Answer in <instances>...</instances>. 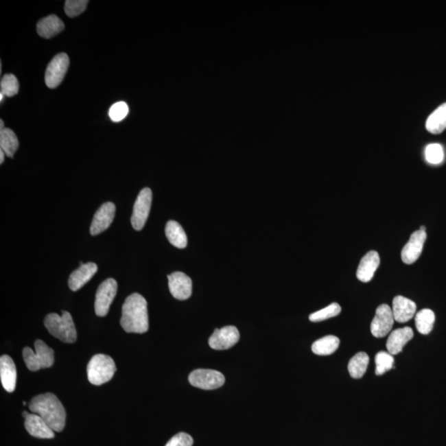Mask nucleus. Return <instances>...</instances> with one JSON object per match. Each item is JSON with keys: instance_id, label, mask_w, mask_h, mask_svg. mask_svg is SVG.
<instances>
[{"instance_id": "29", "label": "nucleus", "mask_w": 446, "mask_h": 446, "mask_svg": "<svg viewBox=\"0 0 446 446\" xmlns=\"http://www.w3.org/2000/svg\"><path fill=\"white\" fill-rule=\"evenodd\" d=\"M340 312H342V307L338 303H333L323 309L311 314L309 320L312 322L325 321V320L336 317L340 314Z\"/></svg>"}, {"instance_id": "31", "label": "nucleus", "mask_w": 446, "mask_h": 446, "mask_svg": "<svg viewBox=\"0 0 446 446\" xmlns=\"http://www.w3.org/2000/svg\"><path fill=\"white\" fill-rule=\"evenodd\" d=\"M425 159L433 165L441 164L444 161L445 154L443 148L437 143L430 144L425 148Z\"/></svg>"}, {"instance_id": "16", "label": "nucleus", "mask_w": 446, "mask_h": 446, "mask_svg": "<svg viewBox=\"0 0 446 446\" xmlns=\"http://www.w3.org/2000/svg\"><path fill=\"white\" fill-rule=\"evenodd\" d=\"M98 271V266L96 263L89 262L80 266L78 269L70 275L69 278V287L72 291H78L83 286L91 281Z\"/></svg>"}, {"instance_id": "2", "label": "nucleus", "mask_w": 446, "mask_h": 446, "mask_svg": "<svg viewBox=\"0 0 446 446\" xmlns=\"http://www.w3.org/2000/svg\"><path fill=\"white\" fill-rule=\"evenodd\" d=\"M30 411L39 415L54 432L63 431L67 413L62 403L54 393L36 396L28 405Z\"/></svg>"}, {"instance_id": "12", "label": "nucleus", "mask_w": 446, "mask_h": 446, "mask_svg": "<svg viewBox=\"0 0 446 446\" xmlns=\"http://www.w3.org/2000/svg\"><path fill=\"white\" fill-rule=\"evenodd\" d=\"M116 206L112 202H105L97 211L91 226L92 236H97L106 231L115 219Z\"/></svg>"}, {"instance_id": "28", "label": "nucleus", "mask_w": 446, "mask_h": 446, "mask_svg": "<svg viewBox=\"0 0 446 446\" xmlns=\"http://www.w3.org/2000/svg\"><path fill=\"white\" fill-rule=\"evenodd\" d=\"M375 374L379 376L383 375L393 367L395 358L388 352L380 351L375 355Z\"/></svg>"}, {"instance_id": "18", "label": "nucleus", "mask_w": 446, "mask_h": 446, "mask_svg": "<svg viewBox=\"0 0 446 446\" xmlns=\"http://www.w3.org/2000/svg\"><path fill=\"white\" fill-rule=\"evenodd\" d=\"M25 428L31 436L40 439H52L55 433L42 417L35 413L28 414L25 419Z\"/></svg>"}, {"instance_id": "7", "label": "nucleus", "mask_w": 446, "mask_h": 446, "mask_svg": "<svg viewBox=\"0 0 446 446\" xmlns=\"http://www.w3.org/2000/svg\"><path fill=\"white\" fill-rule=\"evenodd\" d=\"M189 381L194 387L204 390H213L224 384L225 377L217 371L198 368L189 375Z\"/></svg>"}, {"instance_id": "1", "label": "nucleus", "mask_w": 446, "mask_h": 446, "mask_svg": "<svg viewBox=\"0 0 446 446\" xmlns=\"http://www.w3.org/2000/svg\"><path fill=\"white\" fill-rule=\"evenodd\" d=\"M120 324L128 333H145L149 329L148 302L139 294H132L126 298L121 308Z\"/></svg>"}, {"instance_id": "40", "label": "nucleus", "mask_w": 446, "mask_h": 446, "mask_svg": "<svg viewBox=\"0 0 446 446\" xmlns=\"http://www.w3.org/2000/svg\"><path fill=\"white\" fill-rule=\"evenodd\" d=\"M23 403L24 406H25V405L27 404V403H26V401H23Z\"/></svg>"}, {"instance_id": "13", "label": "nucleus", "mask_w": 446, "mask_h": 446, "mask_svg": "<svg viewBox=\"0 0 446 446\" xmlns=\"http://www.w3.org/2000/svg\"><path fill=\"white\" fill-rule=\"evenodd\" d=\"M427 240V233L416 231L413 233L406 245L401 250V257L407 265H412L420 257L423 250L424 243Z\"/></svg>"}, {"instance_id": "19", "label": "nucleus", "mask_w": 446, "mask_h": 446, "mask_svg": "<svg viewBox=\"0 0 446 446\" xmlns=\"http://www.w3.org/2000/svg\"><path fill=\"white\" fill-rule=\"evenodd\" d=\"M0 379L7 392L14 391L17 382V370L14 360L9 355H2L0 358Z\"/></svg>"}, {"instance_id": "34", "label": "nucleus", "mask_w": 446, "mask_h": 446, "mask_svg": "<svg viewBox=\"0 0 446 446\" xmlns=\"http://www.w3.org/2000/svg\"><path fill=\"white\" fill-rule=\"evenodd\" d=\"M193 440L187 433L180 432L174 436L165 446H192Z\"/></svg>"}, {"instance_id": "38", "label": "nucleus", "mask_w": 446, "mask_h": 446, "mask_svg": "<svg viewBox=\"0 0 446 446\" xmlns=\"http://www.w3.org/2000/svg\"><path fill=\"white\" fill-rule=\"evenodd\" d=\"M420 231H421V232H425V226H421L420 228Z\"/></svg>"}, {"instance_id": "20", "label": "nucleus", "mask_w": 446, "mask_h": 446, "mask_svg": "<svg viewBox=\"0 0 446 446\" xmlns=\"http://www.w3.org/2000/svg\"><path fill=\"white\" fill-rule=\"evenodd\" d=\"M413 338V331L411 327L399 328L389 335L387 340V350L389 354L396 355L403 351V349Z\"/></svg>"}, {"instance_id": "6", "label": "nucleus", "mask_w": 446, "mask_h": 446, "mask_svg": "<svg viewBox=\"0 0 446 446\" xmlns=\"http://www.w3.org/2000/svg\"><path fill=\"white\" fill-rule=\"evenodd\" d=\"M152 202L151 189L145 188L141 190L133 207L131 218L132 228L137 231L143 230L147 222Z\"/></svg>"}, {"instance_id": "11", "label": "nucleus", "mask_w": 446, "mask_h": 446, "mask_svg": "<svg viewBox=\"0 0 446 446\" xmlns=\"http://www.w3.org/2000/svg\"><path fill=\"white\" fill-rule=\"evenodd\" d=\"M240 339V333L236 327L228 326L216 329L211 336L209 343L213 350L223 351L232 348Z\"/></svg>"}, {"instance_id": "21", "label": "nucleus", "mask_w": 446, "mask_h": 446, "mask_svg": "<svg viewBox=\"0 0 446 446\" xmlns=\"http://www.w3.org/2000/svg\"><path fill=\"white\" fill-rule=\"evenodd\" d=\"M64 30V23L56 15L47 16V17L40 20L36 25L38 34L46 39L54 38Z\"/></svg>"}, {"instance_id": "8", "label": "nucleus", "mask_w": 446, "mask_h": 446, "mask_svg": "<svg viewBox=\"0 0 446 446\" xmlns=\"http://www.w3.org/2000/svg\"><path fill=\"white\" fill-rule=\"evenodd\" d=\"M117 291V283L115 279H108L101 283L95 296V309L97 316L105 317L108 314Z\"/></svg>"}, {"instance_id": "26", "label": "nucleus", "mask_w": 446, "mask_h": 446, "mask_svg": "<svg viewBox=\"0 0 446 446\" xmlns=\"http://www.w3.org/2000/svg\"><path fill=\"white\" fill-rule=\"evenodd\" d=\"M0 148L7 156L14 157L19 148V140L13 130L5 128L0 131Z\"/></svg>"}, {"instance_id": "15", "label": "nucleus", "mask_w": 446, "mask_h": 446, "mask_svg": "<svg viewBox=\"0 0 446 446\" xmlns=\"http://www.w3.org/2000/svg\"><path fill=\"white\" fill-rule=\"evenodd\" d=\"M392 311L396 322L405 323L410 321L414 317L416 305L410 299L403 297V296H397L393 298Z\"/></svg>"}, {"instance_id": "32", "label": "nucleus", "mask_w": 446, "mask_h": 446, "mask_svg": "<svg viewBox=\"0 0 446 446\" xmlns=\"http://www.w3.org/2000/svg\"><path fill=\"white\" fill-rule=\"evenodd\" d=\"M88 0H67L64 3V12L69 17L75 18L86 10Z\"/></svg>"}, {"instance_id": "39", "label": "nucleus", "mask_w": 446, "mask_h": 446, "mask_svg": "<svg viewBox=\"0 0 446 446\" xmlns=\"http://www.w3.org/2000/svg\"><path fill=\"white\" fill-rule=\"evenodd\" d=\"M3 98H5V95H3V94H0V101H1V102Z\"/></svg>"}, {"instance_id": "27", "label": "nucleus", "mask_w": 446, "mask_h": 446, "mask_svg": "<svg viewBox=\"0 0 446 446\" xmlns=\"http://www.w3.org/2000/svg\"><path fill=\"white\" fill-rule=\"evenodd\" d=\"M435 321V314L431 309H423L416 314V327L421 334L428 335L432 331Z\"/></svg>"}, {"instance_id": "37", "label": "nucleus", "mask_w": 446, "mask_h": 446, "mask_svg": "<svg viewBox=\"0 0 446 446\" xmlns=\"http://www.w3.org/2000/svg\"><path fill=\"white\" fill-rule=\"evenodd\" d=\"M28 414H30V413H28V412H26V411L23 412V416L24 417V419H26V417H27V416Z\"/></svg>"}, {"instance_id": "22", "label": "nucleus", "mask_w": 446, "mask_h": 446, "mask_svg": "<svg viewBox=\"0 0 446 446\" xmlns=\"http://www.w3.org/2000/svg\"><path fill=\"white\" fill-rule=\"evenodd\" d=\"M165 235L169 242L177 248L184 249L187 246V236L180 223L169 221L165 226Z\"/></svg>"}, {"instance_id": "17", "label": "nucleus", "mask_w": 446, "mask_h": 446, "mask_svg": "<svg viewBox=\"0 0 446 446\" xmlns=\"http://www.w3.org/2000/svg\"><path fill=\"white\" fill-rule=\"evenodd\" d=\"M380 263V258L377 251L371 250L360 261L356 277L359 281L368 283L374 277L377 269Z\"/></svg>"}, {"instance_id": "25", "label": "nucleus", "mask_w": 446, "mask_h": 446, "mask_svg": "<svg viewBox=\"0 0 446 446\" xmlns=\"http://www.w3.org/2000/svg\"><path fill=\"white\" fill-rule=\"evenodd\" d=\"M340 340L335 336H327L312 344V351L318 355H330L338 350Z\"/></svg>"}, {"instance_id": "4", "label": "nucleus", "mask_w": 446, "mask_h": 446, "mask_svg": "<svg viewBox=\"0 0 446 446\" xmlns=\"http://www.w3.org/2000/svg\"><path fill=\"white\" fill-rule=\"evenodd\" d=\"M34 347L35 352L30 347H25L23 351V360L28 370L34 372L54 366V351L40 340H36Z\"/></svg>"}, {"instance_id": "33", "label": "nucleus", "mask_w": 446, "mask_h": 446, "mask_svg": "<svg viewBox=\"0 0 446 446\" xmlns=\"http://www.w3.org/2000/svg\"><path fill=\"white\" fill-rule=\"evenodd\" d=\"M129 108L125 102H117L109 108L108 115L111 120L119 123L128 115Z\"/></svg>"}, {"instance_id": "23", "label": "nucleus", "mask_w": 446, "mask_h": 446, "mask_svg": "<svg viewBox=\"0 0 446 446\" xmlns=\"http://www.w3.org/2000/svg\"><path fill=\"white\" fill-rule=\"evenodd\" d=\"M425 128L432 134H441L446 129V103L437 108L428 117Z\"/></svg>"}, {"instance_id": "36", "label": "nucleus", "mask_w": 446, "mask_h": 446, "mask_svg": "<svg viewBox=\"0 0 446 446\" xmlns=\"http://www.w3.org/2000/svg\"><path fill=\"white\" fill-rule=\"evenodd\" d=\"M3 126H5V124H3V120L0 121V131H1V130L5 129V128H3Z\"/></svg>"}, {"instance_id": "5", "label": "nucleus", "mask_w": 446, "mask_h": 446, "mask_svg": "<svg viewBox=\"0 0 446 446\" xmlns=\"http://www.w3.org/2000/svg\"><path fill=\"white\" fill-rule=\"evenodd\" d=\"M116 371L115 363L110 356L95 355L88 364V379L89 383L99 386L111 380Z\"/></svg>"}, {"instance_id": "3", "label": "nucleus", "mask_w": 446, "mask_h": 446, "mask_svg": "<svg viewBox=\"0 0 446 446\" xmlns=\"http://www.w3.org/2000/svg\"><path fill=\"white\" fill-rule=\"evenodd\" d=\"M44 325L49 333L64 343H74L77 339L75 326L70 312L62 311V315L48 314Z\"/></svg>"}, {"instance_id": "9", "label": "nucleus", "mask_w": 446, "mask_h": 446, "mask_svg": "<svg viewBox=\"0 0 446 446\" xmlns=\"http://www.w3.org/2000/svg\"><path fill=\"white\" fill-rule=\"evenodd\" d=\"M69 64L70 60L66 54L56 55L51 60L45 74V82L48 88L55 89L59 86L67 74Z\"/></svg>"}, {"instance_id": "14", "label": "nucleus", "mask_w": 446, "mask_h": 446, "mask_svg": "<svg viewBox=\"0 0 446 446\" xmlns=\"http://www.w3.org/2000/svg\"><path fill=\"white\" fill-rule=\"evenodd\" d=\"M170 294L178 300H186L192 294V281L188 275L182 272H174L168 275Z\"/></svg>"}, {"instance_id": "10", "label": "nucleus", "mask_w": 446, "mask_h": 446, "mask_svg": "<svg viewBox=\"0 0 446 446\" xmlns=\"http://www.w3.org/2000/svg\"><path fill=\"white\" fill-rule=\"evenodd\" d=\"M392 308L387 304H382L376 309L375 316L373 319L371 330L375 338H383L392 330L395 323Z\"/></svg>"}, {"instance_id": "35", "label": "nucleus", "mask_w": 446, "mask_h": 446, "mask_svg": "<svg viewBox=\"0 0 446 446\" xmlns=\"http://www.w3.org/2000/svg\"><path fill=\"white\" fill-rule=\"evenodd\" d=\"M5 153L1 150V151H0V164H3V161H5Z\"/></svg>"}, {"instance_id": "24", "label": "nucleus", "mask_w": 446, "mask_h": 446, "mask_svg": "<svg viewBox=\"0 0 446 446\" xmlns=\"http://www.w3.org/2000/svg\"><path fill=\"white\" fill-rule=\"evenodd\" d=\"M368 363H370V357L366 352H359L353 356L348 364V371L352 378H362L366 374Z\"/></svg>"}, {"instance_id": "30", "label": "nucleus", "mask_w": 446, "mask_h": 446, "mask_svg": "<svg viewBox=\"0 0 446 446\" xmlns=\"http://www.w3.org/2000/svg\"><path fill=\"white\" fill-rule=\"evenodd\" d=\"M0 87H1V94L8 97H13L19 93V80L14 75H5L1 80Z\"/></svg>"}]
</instances>
